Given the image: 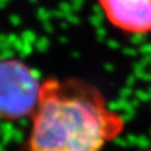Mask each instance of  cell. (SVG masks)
Returning <instances> with one entry per match:
<instances>
[{"mask_svg":"<svg viewBox=\"0 0 151 151\" xmlns=\"http://www.w3.org/2000/svg\"><path fill=\"white\" fill-rule=\"evenodd\" d=\"M107 22L125 34L151 33V0H98Z\"/></svg>","mask_w":151,"mask_h":151,"instance_id":"cell-3","label":"cell"},{"mask_svg":"<svg viewBox=\"0 0 151 151\" xmlns=\"http://www.w3.org/2000/svg\"><path fill=\"white\" fill-rule=\"evenodd\" d=\"M42 81L24 60L0 59V120L30 117L39 98Z\"/></svg>","mask_w":151,"mask_h":151,"instance_id":"cell-2","label":"cell"},{"mask_svg":"<svg viewBox=\"0 0 151 151\" xmlns=\"http://www.w3.org/2000/svg\"><path fill=\"white\" fill-rule=\"evenodd\" d=\"M22 151H103L125 120L96 86L78 78H47Z\"/></svg>","mask_w":151,"mask_h":151,"instance_id":"cell-1","label":"cell"},{"mask_svg":"<svg viewBox=\"0 0 151 151\" xmlns=\"http://www.w3.org/2000/svg\"><path fill=\"white\" fill-rule=\"evenodd\" d=\"M144 151H151V149H147V150H144Z\"/></svg>","mask_w":151,"mask_h":151,"instance_id":"cell-4","label":"cell"}]
</instances>
